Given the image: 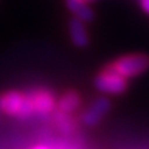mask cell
I'll use <instances>...</instances> for the list:
<instances>
[{"mask_svg":"<svg viewBox=\"0 0 149 149\" xmlns=\"http://www.w3.org/2000/svg\"><path fill=\"white\" fill-rule=\"evenodd\" d=\"M149 67V57L144 55H130L119 58L111 68L124 78L143 73Z\"/></svg>","mask_w":149,"mask_h":149,"instance_id":"1","label":"cell"},{"mask_svg":"<svg viewBox=\"0 0 149 149\" xmlns=\"http://www.w3.org/2000/svg\"><path fill=\"white\" fill-rule=\"evenodd\" d=\"M0 109L8 114H15L20 117H26L34 111L31 98L24 97L17 92H10L0 100Z\"/></svg>","mask_w":149,"mask_h":149,"instance_id":"2","label":"cell"},{"mask_svg":"<svg viewBox=\"0 0 149 149\" xmlns=\"http://www.w3.org/2000/svg\"><path fill=\"white\" fill-rule=\"evenodd\" d=\"M96 87L103 93L119 95V93L124 92L125 87H127V82H125V78L123 76H120L114 70L109 68L97 77Z\"/></svg>","mask_w":149,"mask_h":149,"instance_id":"3","label":"cell"},{"mask_svg":"<svg viewBox=\"0 0 149 149\" xmlns=\"http://www.w3.org/2000/svg\"><path fill=\"white\" fill-rule=\"evenodd\" d=\"M108 109H109V102L104 98H100L93 102L92 106L85 112L82 119L87 125H95L108 112Z\"/></svg>","mask_w":149,"mask_h":149,"instance_id":"4","label":"cell"},{"mask_svg":"<svg viewBox=\"0 0 149 149\" xmlns=\"http://www.w3.org/2000/svg\"><path fill=\"white\" fill-rule=\"evenodd\" d=\"M34 111L47 113L54 108V97L47 92H37L31 97Z\"/></svg>","mask_w":149,"mask_h":149,"instance_id":"5","label":"cell"},{"mask_svg":"<svg viewBox=\"0 0 149 149\" xmlns=\"http://www.w3.org/2000/svg\"><path fill=\"white\" fill-rule=\"evenodd\" d=\"M70 32H71V37L73 44L78 46V47H83L88 44V36L86 34L85 26L82 25L80 20H72L70 24Z\"/></svg>","mask_w":149,"mask_h":149,"instance_id":"6","label":"cell"},{"mask_svg":"<svg viewBox=\"0 0 149 149\" xmlns=\"http://www.w3.org/2000/svg\"><path fill=\"white\" fill-rule=\"evenodd\" d=\"M67 6L83 21H90L93 19L92 10L86 5L83 0H67Z\"/></svg>","mask_w":149,"mask_h":149,"instance_id":"7","label":"cell"},{"mask_svg":"<svg viewBox=\"0 0 149 149\" xmlns=\"http://www.w3.org/2000/svg\"><path fill=\"white\" fill-rule=\"evenodd\" d=\"M80 104V98L76 93L70 92L67 95H65L61 101H60V109H61L63 113H68V112L74 111Z\"/></svg>","mask_w":149,"mask_h":149,"instance_id":"8","label":"cell"},{"mask_svg":"<svg viewBox=\"0 0 149 149\" xmlns=\"http://www.w3.org/2000/svg\"><path fill=\"white\" fill-rule=\"evenodd\" d=\"M57 119H58V125H60V128H62L63 130H68V128H71V125L68 124V119L66 118V116H65V114L57 116Z\"/></svg>","mask_w":149,"mask_h":149,"instance_id":"9","label":"cell"},{"mask_svg":"<svg viewBox=\"0 0 149 149\" xmlns=\"http://www.w3.org/2000/svg\"><path fill=\"white\" fill-rule=\"evenodd\" d=\"M141 5L143 8V10L149 14V0H141Z\"/></svg>","mask_w":149,"mask_h":149,"instance_id":"10","label":"cell"},{"mask_svg":"<svg viewBox=\"0 0 149 149\" xmlns=\"http://www.w3.org/2000/svg\"><path fill=\"white\" fill-rule=\"evenodd\" d=\"M35 149H47V148H45V147H37V148H35Z\"/></svg>","mask_w":149,"mask_h":149,"instance_id":"11","label":"cell"},{"mask_svg":"<svg viewBox=\"0 0 149 149\" xmlns=\"http://www.w3.org/2000/svg\"><path fill=\"white\" fill-rule=\"evenodd\" d=\"M85 3H88V1H93V0H83Z\"/></svg>","mask_w":149,"mask_h":149,"instance_id":"12","label":"cell"}]
</instances>
